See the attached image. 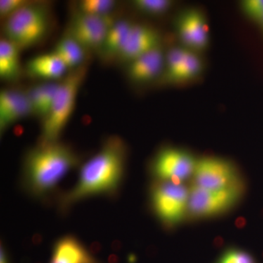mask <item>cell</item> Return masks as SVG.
Segmentation results:
<instances>
[{"mask_svg":"<svg viewBox=\"0 0 263 263\" xmlns=\"http://www.w3.org/2000/svg\"><path fill=\"white\" fill-rule=\"evenodd\" d=\"M127 148L119 136H110L103 146L81 167L79 181L62 197V209L95 195L114 193L124 176Z\"/></svg>","mask_w":263,"mask_h":263,"instance_id":"1","label":"cell"},{"mask_svg":"<svg viewBox=\"0 0 263 263\" xmlns=\"http://www.w3.org/2000/svg\"><path fill=\"white\" fill-rule=\"evenodd\" d=\"M79 162V156L65 143L40 141L26 155L24 184L34 196H44Z\"/></svg>","mask_w":263,"mask_h":263,"instance_id":"2","label":"cell"},{"mask_svg":"<svg viewBox=\"0 0 263 263\" xmlns=\"http://www.w3.org/2000/svg\"><path fill=\"white\" fill-rule=\"evenodd\" d=\"M87 73V67L69 71L59 82L56 95L51 110L43 120L40 141H59L60 136L70 120L75 109L76 99Z\"/></svg>","mask_w":263,"mask_h":263,"instance_id":"3","label":"cell"},{"mask_svg":"<svg viewBox=\"0 0 263 263\" xmlns=\"http://www.w3.org/2000/svg\"><path fill=\"white\" fill-rule=\"evenodd\" d=\"M49 24L48 7L44 3L31 2L6 19L5 38L20 50L33 47L46 37Z\"/></svg>","mask_w":263,"mask_h":263,"instance_id":"4","label":"cell"},{"mask_svg":"<svg viewBox=\"0 0 263 263\" xmlns=\"http://www.w3.org/2000/svg\"><path fill=\"white\" fill-rule=\"evenodd\" d=\"M190 189L181 183L159 181L152 190V202L156 214L164 224L173 226L187 214Z\"/></svg>","mask_w":263,"mask_h":263,"instance_id":"5","label":"cell"},{"mask_svg":"<svg viewBox=\"0 0 263 263\" xmlns=\"http://www.w3.org/2000/svg\"><path fill=\"white\" fill-rule=\"evenodd\" d=\"M242 191L243 184L218 191L193 185L190 189L187 214L194 218H204L226 212L238 202Z\"/></svg>","mask_w":263,"mask_h":263,"instance_id":"6","label":"cell"},{"mask_svg":"<svg viewBox=\"0 0 263 263\" xmlns=\"http://www.w3.org/2000/svg\"><path fill=\"white\" fill-rule=\"evenodd\" d=\"M116 22L113 15H90L77 10L71 18L67 34L86 51L93 50L98 53Z\"/></svg>","mask_w":263,"mask_h":263,"instance_id":"7","label":"cell"},{"mask_svg":"<svg viewBox=\"0 0 263 263\" xmlns=\"http://www.w3.org/2000/svg\"><path fill=\"white\" fill-rule=\"evenodd\" d=\"M193 179V185L214 191L242 184L236 167L229 161L219 157H205L197 160Z\"/></svg>","mask_w":263,"mask_h":263,"instance_id":"8","label":"cell"},{"mask_svg":"<svg viewBox=\"0 0 263 263\" xmlns=\"http://www.w3.org/2000/svg\"><path fill=\"white\" fill-rule=\"evenodd\" d=\"M197 162V159L187 151L166 147L155 156L152 173L159 181L181 183L193 177Z\"/></svg>","mask_w":263,"mask_h":263,"instance_id":"9","label":"cell"},{"mask_svg":"<svg viewBox=\"0 0 263 263\" xmlns=\"http://www.w3.org/2000/svg\"><path fill=\"white\" fill-rule=\"evenodd\" d=\"M175 27L181 46L198 53L207 49L210 32L201 10L192 8L183 10L176 18Z\"/></svg>","mask_w":263,"mask_h":263,"instance_id":"10","label":"cell"},{"mask_svg":"<svg viewBox=\"0 0 263 263\" xmlns=\"http://www.w3.org/2000/svg\"><path fill=\"white\" fill-rule=\"evenodd\" d=\"M165 53L162 46L127 63V76L133 84H146L163 73Z\"/></svg>","mask_w":263,"mask_h":263,"instance_id":"11","label":"cell"},{"mask_svg":"<svg viewBox=\"0 0 263 263\" xmlns=\"http://www.w3.org/2000/svg\"><path fill=\"white\" fill-rule=\"evenodd\" d=\"M161 46V35L158 31L145 24H134L119 59L129 63Z\"/></svg>","mask_w":263,"mask_h":263,"instance_id":"12","label":"cell"},{"mask_svg":"<svg viewBox=\"0 0 263 263\" xmlns=\"http://www.w3.org/2000/svg\"><path fill=\"white\" fill-rule=\"evenodd\" d=\"M32 114L27 91L3 89L0 92V129L2 133L10 126Z\"/></svg>","mask_w":263,"mask_h":263,"instance_id":"13","label":"cell"},{"mask_svg":"<svg viewBox=\"0 0 263 263\" xmlns=\"http://www.w3.org/2000/svg\"><path fill=\"white\" fill-rule=\"evenodd\" d=\"M204 62L198 53L187 49L184 56L162 76L164 84H178L197 79L201 75Z\"/></svg>","mask_w":263,"mask_h":263,"instance_id":"14","label":"cell"},{"mask_svg":"<svg viewBox=\"0 0 263 263\" xmlns=\"http://www.w3.org/2000/svg\"><path fill=\"white\" fill-rule=\"evenodd\" d=\"M50 263H98L84 245L73 236L63 237L53 247Z\"/></svg>","mask_w":263,"mask_h":263,"instance_id":"15","label":"cell"},{"mask_svg":"<svg viewBox=\"0 0 263 263\" xmlns=\"http://www.w3.org/2000/svg\"><path fill=\"white\" fill-rule=\"evenodd\" d=\"M26 68L29 75L50 81L63 79L68 70L53 51L32 57L27 62Z\"/></svg>","mask_w":263,"mask_h":263,"instance_id":"16","label":"cell"},{"mask_svg":"<svg viewBox=\"0 0 263 263\" xmlns=\"http://www.w3.org/2000/svg\"><path fill=\"white\" fill-rule=\"evenodd\" d=\"M133 22L127 19L117 20L110 29L98 54L105 61L119 59L133 27Z\"/></svg>","mask_w":263,"mask_h":263,"instance_id":"17","label":"cell"},{"mask_svg":"<svg viewBox=\"0 0 263 263\" xmlns=\"http://www.w3.org/2000/svg\"><path fill=\"white\" fill-rule=\"evenodd\" d=\"M59 82L43 83L34 85L27 91L28 95L32 114L44 119L51 110L55 95H56Z\"/></svg>","mask_w":263,"mask_h":263,"instance_id":"18","label":"cell"},{"mask_svg":"<svg viewBox=\"0 0 263 263\" xmlns=\"http://www.w3.org/2000/svg\"><path fill=\"white\" fill-rule=\"evenodd\" d=\"M21 50L15 44L3 38L0 41V78L7 82H15L21 75Z\"/></svg>","mask_w":263,"mask_h":263,"instance_id":"19","label":"cell"},{"mask_svg":"<svg viewBox=\"0 0 263 263\" xmlns=\"http://www.w3.org/2000/svg\"><path fill=\"white\" fill-rule=\"evenodd\" d=\"M53 52L63 62L69 71L84 65L86 50L67 34L57 42Z\"/></svg>","mask_w":263,"mask_h":263,"instance_id":"20","label":"cell"},{"mask_svg":"<svg viewBox=\"0 0 263 263\" xmlns=\"http://www.w3.org/2000/svg\"><path fill=\"white\" fill-rule=\"evenodd\" d=\"M132 5L142 14L158 17L168 13L174 3L171 0H134Z\"/></svg>","mask_w":263,"mask_h":263,"instance_id":"21","label":"cell"},{"mask_svg":"<svg viewBox=\"0 0 263 263\" xmlns=\"http://www.w3.org/2000/svg\"><path fill=\"white\" fill-rule=\"evenodd\" d=\"M114 0H82L79 3L78 11L95 15H110L117 8Z\"/></svg>","mask_w":263,"mask_h":263,"instance_id":"22","label":"cell"},{"mask_svg":"<svg viewBox=\"0 0 263 263\" xmlns=\"http://www.w3.org/2000/svg\"><path fill=\"white\" fill-rule=\"evenodd\" d=\"M240 8L246 16L259 24L263 19V0H245L240 3Z\"/></svg>","mask_w":263,"mask_h":263,"instance_id":"23","label":"cell"},{"mask_svg":"<svg viewBox=\"0 0 263 263\" xmlns=\"http://www.w3.org/2000/svg\"><path fill=\"white\" fill-rule=\"evenodd\" d=\"M216 263H255L252 255L243 250L230 249L221 256Z\"/></svg>","mask_w":263,"mask_h":263,"instance_id":"24","label":"cell"},{"mask_svg":"<svg viewBox=\"0 0 263 263\" xmlns=\"http://www.w3.org/2000/svg\"><path fill=\"white\" fill-rule=\"evenodd\" d=\"M31 2L27 0H1L0 1V16L7 19L23 8Z\"/></svg>","mask_w":263,"mask_h":263,"instance_id":"25","label":"cell"},{"mask_svg":"<svg viewBox=\"0 0 263 263\" xmlns=\"http://www.w3.org/2000/svg\"><path fill=\"white\" fill-rule=\"evenodd\" d=\"M245 224L246 220L243 218H238V219H237L236 221H235V226L238 228H243V227H245Z\"/></svg>","mask_w":263,"mask_h":263,"instance_id":"26","label":"cell"},{"mask_svg":"<svg viewBox=\"0 0 263 263\" xmlns=\"http://www.w3.org/2000/svg\"><path fill=\"white\" fill-rule=\"evenodd\" d=\"M0 263H8V258H7L6 254L3 247H1V257H0Z\"/></svg>","mask_w":263,"mask_h":263,"instance_id":"27","label":"cell"},{"mask_svg":"<svg viewBox=\"0 0 263 263\" xmlns=\"http://www.w3.org/2000/svg\"><path fill=\"white\" fill-rule=\"evenodd\" d=\"M223 243H224V240H223V238H221V237H217L214 241V246H215L216 247H218V248L221 247V246L223 245Z\"/></svg>","mask_w":263,"mask_h":263,"instance_id":"28","label":"cell"},{"mask_svg":"<svg viewBox=\"0 0 263 263\" xmlns=\"http://www.w3.org/2000/svg\"><path fill=\"white\" fill-rule=\"evenodd\" d=\"M135 258H136V257H135V256H132L129 261H130V262H134V261H136V259Z\"/></svg>","mask_w":263,"mask_h":263,"instance_id":"29","label":"cell"},{"mask_svg":"<svg viewBox=\"0 0 263 263\" xmlns=\"http://www.w3.org/2000/svg\"><path fill=\"white\" fill-rule=\"evenodd\" d=\"M259 25L261 26V27H262V30H263V19L262 22H260V24H259Z\"/></svg>","mask_w":263,"mask_h":263,"instance_id":"30","label":"cell"}]
</instances>
